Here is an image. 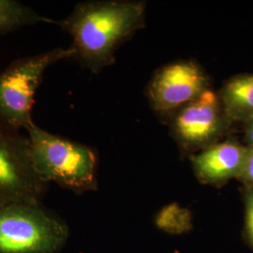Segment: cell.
I'll list each match as a JSON object with an SVG mask.
<instances>
[{
    "instance_id": "5b68a950",
    "label": "cell",
    "mask_w": 253,
    "mask_h": 253,
    "mask_svg": "<svg viewBox=\"0 0 253 253\" xmlns=\"http://www.w3.org/2000/svg\"><path fill=\"white\" fill-rule=\"evenodd\" d=\"M46 187L35 170L28 137L0 121V207L41 203Z\"/></svg>"
},
{
    "instance_id": "277c9868",
    "label": "cell",
    "mask_w": 253,
    "mask_h": 253,
    "mask_svg": "<svg viewBox=\"0 0 253 253\" xmlns=\"http://www.w3.org/2000/svg\"><path fill=\"white\" fill-rule=\"evenodd\" d=\"M73 50L56 48L19 58L0 73V121L15 129L33 123L32 109L37 90L46 71L61 60L73 58Z\"/></svg>"
},
{
    "instance_id": "5bb4252c",
    "label": "cell",
    "mask_w": 253,
    "mask_h": 253,
    "mask_svg": "<svg viewBox=\"0 0 253 253\" xmlns=\"http://www.w3.org/2000/svg\"><path fill=\"white\" fill-rule=\"evenodd\" d=\"M245 141L247 146L253 147V118L245 124Z\"/></svg>"
},
{
    "instance_id": "6da1fadb",
    "label": "cell",
    "mask_w": 253,
    "mask_h": 253,
    "mask_svg": "<svg viewBox=\"0 0 253 253\" xmlns=\"http://www.w3.org/2000/svg\"><path fill=\"white\" fill-rule=\"evenodd\" d=\"M145 4L140 1H87L55 24L73 38V59L98 73L115 63L118 47L145 24Z\"/></svg>"
},
{
    "instance_id": "8fae6325",
    "label": "cell",
    "mask_w": 253,
    "mask_h": 253,
    "mask_svg": "<svg viewBox=\"0 0 253 253\" xmlns=\"http://www.w3.org/2000/svg\"><path fill=\"white\" fill-rule=\"evenodd\" d=\"M155 223L161 231L172 235L188 233L192 229L190 211L176 204L163 208L155 218Z\"/></svg>"
},
{
    "instance_id": "ba28073f",
    "label": "cell",
    "mask_w": 253,
    "mask_h": 253,
    "mask_svg": "<svg viewBox=\"0 0 253 253\" xmlns=\"http://www.w3.org/2000/svg\"><path fill=\"white\" fill-rule=\"evenodd\" d=\"M247 152L248 146L235 141L217 142L192 156V169L201 183L222 186L232 179H238Z\"/></svg>"
},
{
    "instance_id": "7a4b0ae2",
    "label": "cell",
    "mask_w": 253,
    "mask_h": 253,
    "mask_svg": "<svg viewBox=\"0 0 253 253\" xmlns=\"http://www.w3.org/2000/svg\"><path fill=\"white\" fill-rule=\"evenodd\" d=\"M38 175L75 193L98 189V156L87 145L55 135L33 122L27 128Z\"/></svg>"
},
{
    "instance_id": "8992f818",
    "label": "cell",
    "mask_w": 253,
    "mask_h": 253,
    "mask_svg": "<svg viewBox=\"0 0 253 253\" xmlns=\"http://www.w3.org/2000/svg\"><path fill=\"white\" fill-rule=\"evenodd\" d=\"M171 116L173 136L188 151H201L216 144L231 124L218 94L210 88Z\"/></svg>"
},
{
    "instance_id": "52a82bcc",
    "label": "cell",
    "mask_w": 253,
    "mask_h": 253,
    "mask_svg": "<svg viewBox=\"0 0 253 253\" xmlns=\"http://www.w3.org/2000/svg\"><path fill=\"white\" fill-rule=\"evenodd\" d=\"M208 89L209 80L201 66L179 60L156 72L148 86V97L155 111L171 116Z\"/></svg>"
},
{
    "instance_id": "3957f363",
    "label": "cell",
    "mask_w": 253,
    "mask_h": 253,
    "mask_svg": "<svg viewBox=\"0 0 253 253\" xmlns=\"http://www.w3.org/2000/svg\"><path fill=\"white\" fill-rule=\"evenodd\" d=\"M69 235L63 219L41 203L0 207V253H58Z\"/></svg>"
},
{
    "instance_id": "4fadbf2b",
    "label": "cell",
    "mask_w": 253,
    "mask_h": 253,
    "mask_svg": "<svg viewBox=\"0 0 253 253\" xmlns=\"http://www.w3.org/2000/svg\"><path fill=\"white\" fill-rule=\"evenodd\" d=\"M237 180L240 181L243 186L253 187V147L248 146L244 167Z\"/></svg>"
},
{
    "instance_id": "9c48e42d",
    "label": "cell",
    "mask_w": 253,
    "mask_h": 253,
    "mask_svg": "<svg viewBox=\"0 0 253 253\" xmlns=\"http://www.w3.org/2000/svg\"><path fill=\"white\" fill-rule=\"evenodd\" d=\"M218 97L230 123L253 118V74L237 75L224 84Z\"/></svg>"
},
{
    "instance_id": "7c38bea8",
    "label": "cell",
    "mask_w": 253,
    "mask_h": 253,
    "mask_svg": "<svg viewBox=\"0 0 253 253\" xmlns=\"http://www.w3.org/2000/svg\"><path fill=\"white\" fill-rule=\"evenodd\" d=\"M242 196L244 203L243 238L253 252V187L243 186Z\"/></svg>"
},
{
    "instance_id": "30bf717a",
    "label": "cell",
    "mask_w": 253,
    "mask_h": 253,
    "mask_svg": "<svg viewBox=\"0 0 253 253\" xmlns=\"http://www.w3.org/2000/svg\"><path fill=\"white\" fill-rule=\"evenodd\" d=\"M56 21L46 18L36 10L16 0H0V35L8 34L21 27L38 24H55Z\"/></svg>"
}]
</instances>
